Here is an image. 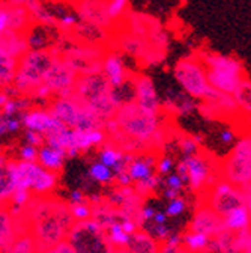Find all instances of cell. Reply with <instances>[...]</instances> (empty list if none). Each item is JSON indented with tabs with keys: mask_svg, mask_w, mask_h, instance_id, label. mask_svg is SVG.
Returning <instances> with one entry per match:
<instances>
[{
	"mask_svg": "<svg viewBox=\"0 0 251 253\" xmlns=\"http://www.w3.org/2000/svg\"><path fill=\"white\" fill-rule=\"evenodd\" d=\"M65 160H67V152L64 149L53 148V146L45 145V143L38 149L36 162L48 170L59 172L62 168H64Z\"/></svg>",
	"mask_w": 251,
	"mask_h": 253,
	"instance_id": "obj_25",
	"label": "cell"
},
{
	"mask_svg": "<svg viewBox=\"0 0 251 253\" xmlns=\"http://www.w3.org/2000/svg\"><path fill=\"white\" fill-rule=\"evenodd\" d=\"M15 220L8 205H0V253H6L17 240Z\"/></svg>",
	"mask_w": 251,
	"mask_h": 253,
	"instance_id": "obj_22",
	"label": "cell"
},
{
	"mask_svg": "<svg viewBox=\"0 0 251 253\" xmlns=\"http://www.w3.org/2000/svg\"><path fill=\"white\" fill-rule=\"evenodd\" d=\"M235 140H236V134L232 128H226L219 133V142L226 146H232L235 143Z\"/></svg>",
	"mask_w": 251,
	"mask_h": 253,
	"instance_id": "obj_48",
	"label": "cell"
},
{
	"mask_svg": "<svg viewBox=\"0 0 251 253\" xmlns=\"http://www.w3.org/2000/svg\"><path fill=\"white\" fill-rule=\"evenodd\" d=\"M30 14V17L34 18L35 24L47 26V27H56L57 26V17L51 14L42 3V0H27V3L24 5Z\"/></svg>",
	"mask_w": 251,
	"mask_h": 253,
	"instance_id": "obj_27",
	"label": "cell"
},
{
	"mask_svg": "<svg viewBox=\"0 0 251 253\" xmlns=\"http://www.w3.org/2000/svg\"><path fill=\"white\" fill-rule=\"evenodd\" d=\"M26 143L29 145H34V146H42L45 143L44 140V136L39 134V133H35L32 130H26Z\"/></svg>",
	"mask_w": 251,
	"mask_h": 253,
	"instance_id": "obj_45",
	"label": "cell"
},
{
	"mask_svg": "<svg viewBox=\"0 0 251 253\" xmlns=\"http://www.w3.org/2000/svg\"><path fill=\"white\" fill-rule=\"evenodd\" d=\"M6 253H38V252H36V246H35L32 235L27 232V234L18 235Z\"/></svg>",
	"mask_w": 251,
	"mask_h": 253,
	"instance_id": "obj_37",
	"label": "cell"
},
{
	"mask_svg": "<svg viewBox=\"0 0 251 253\" xmlns=\"http://www.w3.org/2000/svg\"><path fill=\"white\" fill-rule=\"evenodd\" d=\"M197 54L206 67L211 87L219 92L233 95L247 77L244 62L233 54H223L216 51H199Z\"/></svg>",
	"mask_w": 251,
	"mask_h": 253,
	"instance_id": "obj_5",
	"label": "cell"
},
{
	"mask_svg": "<svg viewBox=\"0 0 251 253\" xmlns=\"http://www.w3.org/2000/svg\"><path fill=\"white\" fill-rule=\"evenodd\" d=\"M103 148L100 149L98 152V158H100V162L106 166H108L110 169L117 165L120 160H122V157H123V152L120 149H117L116 146H113L111 143H108L107 140L101 145Z\"/></svg>",
	"mask_w": 251,
	"mask_h": 253,
	"instance_id": "obj_31",
	"label": "cell"
},
{
	"mask_svg": "<svg viewBox=\"0 0 251 253\" xmlns=\"http://www.w3.org/2000/svg\"><path fill=\"white\" fill-rule=\"evenodd\" d=\"M127 249L130 253H160L161 244L150 232L139 228L131 234Z\"/></svg>",
	"mask_w": 251,
	"mask_h": 253,
	"instance_id": "obj_23",
	"label": "cell"
},
{
	"mask_svg": "<svg viewBox=\"0 0 251 253\" xmlns=\"http://www.w3.org/2000/svg\"><path fill=\"white\" fill-rule=\"evenodd\" d=\"M107 237L110 240V243L113 244V247H127L128 241H130V234L127 231H123L120 223H111L107 229Z\"/></svg>",
	"mask_w": 251,
	"mask_h": 253,
	"instance_id": "obj_36",
	"label": "cell"
},
{
	"mask_svg": "<svg viewBox=\"0 0 251 253\" xmlns=\"http://www.w3.org/2000/svg\"><path fill=\"white\" fill-rule=\"evenodd\" d=\"M48 110L57 121L72 130L104 128L106 121L84 104L74 92L68 97H57L53 100Z\"/></svg>",
	"mask_w": 251,
	"mask_h": 253,
	"instance_id": "obj_6",
	"label": "cell"
},
{
	"mask_svg": "<svg viewBox=\"0 0 251 253\" xmlns=\"http://www.w3.org/2000/svg\"><path fill=\"white\" fill-rule=\"evenodd\" d=\"M15 188L17 187L11 179V175L6 169V165L0 166V205H8V201H9V198L14 193Z\"/></svg>",
	"mask_w": 251,
	"mask_h": 253,
	"instance_id": "obj_32",
	"label": "cell"
},
{
	"mask_svg": "<svg viewBox=\"0 0 251 253\" xmlns=\"http://www.w3.org/2000/svg\"><path fill=\"white\" fill-rule=\"evenodd\" d=\"M89 175L93 181H97L100 184H111L114 179V175L111 172V169L106 165H103L101 162L93 163L89 169Z\"/></svg>",
	"mask_w": 251,
	"mask_h": 253,
	"instance_id": "obj_38",
	"label": "cell"
},
{
	"mask_svg": "<svg viewBox=\"0 0 251 253\" xmlns=\"http://www.w3.org/2000/svg\"><path fill=\"white\" fill-rule=\"evenodd\" d=\"M173 168H175V163L167 155L161 157L160 160H156V165H155V169L158 172V175H169L170 170H173Z\"/></svg>",
	"mask_w": 251,
	"mask_h": 253,
	"instance_id": "obj_43",
	"label": "cell"
},
{
	"mask_svg": "<svg viewBox=\"0 0 251 253\" xmlns=\"http://www.w3.org/2000/svg\"><path fill=\"white\" fill-rule=\"evenodd\" d=\"M23 212L29 221V234L35 241L38 253L65 240L75 221L70 204L51 195H32Z\"/></svg>",
	"mask_w": 251,
	"mask_h": 253,
	"instance_id": "obj_1",
	"label": "cell"
},
{
	"mask_svg": "<svg viewBox=\"0 0 251 253\" xmlns=\"http://www.w3.org/2000/svg\"><path fill=\"white\" fill-rule=\"evenodd\" d=\"M166 185L170 187V188L178 190V192H180V190L183 188V185H185V182L182 181V178L178 173H169L167 178H166Z\"/></svg>",
	"mask_w": 251,
	"mask_h": 253,
	"instance_id": "obj_46",
	"label": "cell"
},
{
	"mask_svg": "<svg viewBox=\"0 0 251 253\" xmlns=\"http://www.w3.org/2000/svg\"><path fill=\"white\" fill-rule=\"evenodd\" d=\"M20 119L21 125H24L26 130L39 133L44 137L65 126L51 115L48 109H27L23 113H20Z\"/></svg>",
	"mask_w": 251,
	"mask_h": 253,
	"instance_id": "obj_16",
	"label": "cell"
},
{
	"mask_svg": "<svg viewBox=\"0 0 251 253\" xmlns=\"http://www.w3.org/2000/svg\"><path fill=\"white\" fill-rule=\"evenodd\" d=\"M186 166V184L191 192L200 193L206 187H211L215 181V166L211 158L203 152H197L194 155L182 157Z\"/></svg>",
	"mask_w": 251,
	"mask_h": 253,
	"instance_id": "obj_11",
	"label": "cell"
},
{
	"mask_svg": "<svg viewBox=\"0 0 251 253\" xmlns=\"http://www.w3.org/2000/svg\"><path fill=\"white\" fill-rule=\"evenodd\" d=\"M0 48H3L9 56L14 59H20L27 50V34H21V32L5 29L0 32Z\"/></svg>",
	"mask_w": 251,
	"mask_h": 253,
	"instance_id": "obj_21",
	"label": "cell"
},
{
	"mask_svg": "<svg viewBox=\"0 0 251 253\" xmlns=\"http://www.w3.org/2000/svg\"><path fill=\"white\" fill-rule=\"evenodd\" d=\"M71 3L81 23L106 32L114 27L116 23L107 12V0H74Z\"/></svg>",
	"mask_w": 251,
	"mask_h": 253,
	"instance_id": "obj_14",
	"label": "cell"
},
{
	"mask_svg": "<svg viewBox=\"0 0 251 253\" xmlns=\"http://www.w3.org/2000/svg\"><path fill=\"white\" fill-rule=\"evenodd\" d=\"M242 204L245 202H244V195H242L241 187L233 185L224 178H219L209 187L206 205H209L221 217L226 215L232 208L242 205Z\"/></svg>",
	"mask_w": 251,
	"mask_h": 253,
	"instance_id": "obj_12",
	"label": "cell"
},
{
	"mask_svg": "<svg viewBox=\"0 0 251 253\" xmlns=\"http://www.w3.org/2000/svg\"><path fill=\"white\" fill-rule=\"evenodd\" d=\"M156 165V154L155 152H146V154H137L133 162L128 165V175L131 181H140L153 173V168Z\"/></svg>",
	"mask_w": 251,
	"mask_h": 253,
	"instance_id": "obj_24",
	"label": "cell"
},
{
	"mask_svg": "<svg viewBox=\"0 0 251 253\" xmlns=\"http://www.w3.org/2000/svg\"><path fill=\"white\" fill-rule=\"evenodd\" d=\"M186 210V202H185V199H182V198H175V199H172L170 202H169V205H167V208H166V214H167V217H178V215H180L183 211Z\"/></svg>",
	"mask_w": 251,
	"mask_h": 253,
	"instance_id": "obj_41",
	"label": "cell"
},
{
	"mask_svg": "<svg viewBox=\"0 0 251 253\" xmlns=\"http://www.w3.org/2000/svg\"><path fill=\"white\" fill-rule=\"evenodd\" d=\"M229 154L251 162V133H245L239 139H236Z\"/></svg>",
	"mask_w": 251,
	"mask_h": 253,
	"instance_id": "obj_35",
	"label": "cell"
},
{
	"mask_svg": "<svg viewBox=\"0 0 251 253\" xmlns=\"http://www.w3.org/2000/svg\"><path fill=\"white\" fill-rule=\"evenodd\" d=\"M107 12L114 23L122 21L130 12V0H107Z\"/></svg>",
	"mask_w": 251,
	"mask_h": 253,
	"instance_id": "obj_34",
	"label": "cell"
},
{
	"mask_svg": "<svg viewBox=\"0 0 251 253\" xmlns=\"http://www.w3.org/2000/svg\"><path fill=\"white\" fill-rule=\"evenodd\" d=\"M173 77L188 97L197 101L205 100L211 89L206 67L197 53L180 57L173 67Z\"/></svg>",
	"mask_w": 251,
	"mask_h": 253,
	"instance_id": "obj_9",
	"label": "cell"
},
{
	"mask_svg": "<svg viewBox=\"0 0 251 253\" xmlns=\"http://www.w3.org/2000/svg\"><path fill=\"white\" fill-rule=\"evenodd\" d=\"M169 235H170V229L166 226V223H163V225H156V223H153V237H155L156 240L166 241Z\"/></svg>",
	"mask_w": 251,
	"mask_h": 253,
	"instance_id": "obj_47",
	"label": "cell"
},
{
	"mask_svg": "<svg viewBox=\"0 0 251 253\" xmlns=\"http://www.w3.org/2000/svg\"><path fill=\"white\" fill-rule=\"evenodd\" d=\"M8 133V128H6V116L0 113V136H3Z\"/></svg>",
	"mask_w": 251,
	"mask_h": 253,
	"instance_id": "obj_57",
	"label": "cell"
},
{
	"mask_svg": "<svg viewBox=\"0 0 251 253\" xmlns=\"http://www.w3.org/2000/svg\"><path fill=\"white\" fill-rule=\"evenodd\" d=\"M17 65H5L0 63V89H6L12 84Z\"/></svg>",
	"mask_w": 251,
	"mask_h": 253,
	"instance_id": "obj_40",
	"label": "cell"
},
{
	"mask_svg": "<svg viewBox=\"0 0 251 253\" xmlns=\"http://www.w3.org/2000/svg\"><path fill=\"white\" fill-rule=\"evenodd\" d=\"M241 190H242V195H244L245 207H247V210H248V212H250V217H251V184L242 185Z\"/></svg>",
	"mask_w": 251,
	"mask_h": 253,
	"instance_id": "obj_49",
	"label": "cell"
},
{
	"mask_svg": "<svg viewBox=\"0 0 251 253\" xmlns=\"http://www.w3.org/2000/svg\"><path fill=\"white\" fill-rule=\"evenodd\" d=\"M77 73L64 62L60 57H56L51 67L47 70L42 84L57 97H68L74 90V83L77 80Z\"/></svg>",
	"mask_w": 251,
	"mask_h": 253,
	"instance_id": "obj_13",
	"label": "cell"
},
{
	"mask_svg": "<svg viewBox=\"0 0 251 253\" xmlns=\"http://www.w3.org/2000/svg\"><path fill=\"white\" fill-rule=\"evenodd\" d=\"M0 3H2L8 17V29L21 32V34H27V32L35 26V21L30 17L26 6L14 5L9 0H0Z\"/></svg>",
	"mask_w": 251,
	"mask_h": 253,
	"instance_id": "obj_20",
	"label": "cell"
},
{
	"mask_svg": "<svg viewBox=\"0 0 251 253\" xmlns=\"http://www.w3.org/2000/svg\"><path fill=\"white\" fill-rule=\"evenodd\" d=\"M250 234H251V225H250Z\"/></svg>",
	"mask_w": 251,
	"mask_h": 253,
	"instance_id": "obj_61",
	"label": "cell"
},
{
	"mask_svg": "<svg viewBox=\"0 0 251 253\" xmlns=\"http://www.w3.org/2000/svg\"><path fill=\"white\" fill-rule=\"evenodd\" d=\"M51 2H64V0H51Z\"/></svg>",
	"mask_w": 251,
	"mask_h": 253,
	"instance_id": "obj_59",
	"label": "cell"
},
{
	"mask_svg": "<svg viewBox=\"0 0 251 253\" xmlns=\"http://www.w3.org/2000/svg\"><path fill=\"white\" fill-rule=\"evenodd\" d=\"M70 211L74 220H84L92 217V205L87 198L81 202H70Z\"/></svg>",
	"mask_w": 251,
	"mask_h": 253,
	"instance_id": "obj_39",
	"label": "cell"
},
{
	"mask_svg": "<svg viewBox=\"0 0 251 253\" xmlns=\"http://www.w3.org/2000/svg\"><path fill=\"white\" fill-rule=\"evenodd\" d=\"M70 199H71V202H81L86 199V196L83 195V192H80V190H74L70 196Z\"/></svg>",
	"mask_w": 251,
	"mask_h": 253,
	"instance_id": "obj_55",
	"label": "cell"
},
{
	"mask_svg": "<svg viewBox=\"0 0 251 253\" xmlns=\"http://www.w3.org/2000/svg\"><path fill=\"white\" fill-rule=\"evenodd\" d=\"M179 193H180V192H178V190L167 187V188H166V192H164V196H166L167 199H170V201H172V199L178 198V196H179Z\"/></svg>",
	"mask_w": 251,
	"mask_h": 253,
	"instance_id": "obj_56",
	"label": "cell"
},
{
	"mask_svg": "<svg viewBox=\"0 0 251 253\" xmlns=\"http://www.w3.org/2000/svg\"><path fill=\"white\" fill-rule=\"evenodd\" d=\"M160 182H161V176L156 175V173H152L150 176H147L144 179L136 181V184H134L133 188L136 190L137 195H140L144 199V198H147L149 195H152L155 192L156 187L160 185Z\"/></svg>",
	"mask_w": 251,
	"mask_h": 253,
	"instance_id": "obj_33",
	"label": "cell"
},
{
	"mask_svg": "<svg viewBox=\"0 0 251 253\" xmlns=\"http://www.w3.org/2000/svg\"><path fill=\"white\" fill-rule=\"evenodd\" d=\"M176 173L182 178V181L186 184V179H188V176H186V166H185V163H183V160H180L178 165H176Z\"/></svg>",
	"mask_w": 251,
	"mask_h": 253,
	"instance_id": "obj_52",
	"label": "cell"
},
{
	"mask_svg": "<svg viewBox=\"0 0 251 253\" xmlns=\"http://www.w3.org/2000/svg\"><path fill=\"white\" fill-rule=\"evenodd\" d=\"M38 146H34V145H23L20 148V160H24V162H36L38 158Z\"/></svg>",
	"mask_w": 251,
	"mask_h": 253,
	"instance_id": "obj_42",
	"label": "cell"
},
{
	"mask_svg": "<svg viewBox=\"0 0 251 253\" xmlns=\"http://www.w3.org/2000/svg\"><path fill=\"white\" fill-rule=\"evenodd\" d=\"M108 51L106 44L75 41L70 47H62L60 59L77 73V76H89L103 73V62Z\"/></svg>",
	"mask_w": 251,
	"mask_h": 253,
	"instance_id": "obj_10",
	"label": "cell"
},
{
	"mask_svg": "<svg viewBox=\"0 0 251 253\" xmlns=\"http://www.w3.org/2000/svg\"><path fill=\"white\" fill-rule=\"evenodd\" d=\"M209 243H211V237L202 232L190 231L182 237V246L188 253H205L208 252Z\"/></svg>",
	"mask_w": 251,
	"mask_h": 253,
	"instance_id": "obj_28",
	"label": "cell"
},
{
	"mask_svg": "<svg viewBox=\"0 0 251 253\" xmlns=\"http://www.w3.org/2000/svg\"><path fill=\"white\" fill-rule=\"evenodd\" d=\"M221 178L238 187L251 184V162L227 154L221 163Z\"/></svg>",
	"mask_w": 251,
	"mask_h": 253,
	"instance_id": "obj_18",
	"label": "cell"
},
{
	"mask_svg": "<svg viewBox=\"0 0 251 253\" xmlns=\"http://www.w3.org/2000/svg\"><path fill=\"white\" fill-rule=\"evenodd\" d=\"M72 92L104 121L113 118L117 107L123 103L117 89L110 84L103 73L78 76Z\"/></svg>",
	"mask_w": 251,
	"mask_h": 253,
	"instance_id": "obj_4",
	"label": "cell"
},
{
	"mask_svg": "<svg viewBox=\"0 0 251 253\" xmlns=\"http://www.w3.org/2000/svg\"><path fill=\"white\" fill-rule=\"evenodd\" d=\"M113 119L122 133L146 145L150 152H155L152 140L164 125L163 113L155 115L143 109L136 100H127L117 107Z\"/></svg>",
	"mask_w": 251,
	"mask_h": 253,
	"instance_id": "obj_3",
	"label": "cell"
},
{
	"mask_svg": "<svg viewBox=\"0 0 251 253\" xmlns=\"http://www.w3.org/2000/svg\"><path fill=\"white\" fill-rule=\"evenodd\" d=\"M9 2L14 3V5H23L24 6L27 3V0H9Z\"/></svg>",
	"mask_w": 251,
	"mask_h": 253,
	"instance_id": "obj_58",
	"label": "cell"
},
{
	"mask_svg": "<svg viewBox=\"0 0 251 253\" xmlns=\"http://www.w3.org/2000/svg\"><path fill=\"white\" fill-rule=\"evenodd\" d=\"M153 214H155V210L152 207H143L142 208V218L143 221H149L153 218Z\"/></svg>",
	"mask_w": 251,
	"mask_h": 253,
	"instance_id": "obj_53",
	"label": "cell"
},
{
	"mask_svg": "<svg viewBox=\"0 0 251 253\" xmlns=\"http://www.w3.org/2000/svg\"><path fill=\"white\" fill-rule=\"evenodd\" d=\"M64 2H74V0H64Z\"/></svg>",
	"mask_w": 251,
	"mask_h": 253,
	"instance_id": "obj_60",
	"label": "cell"
},
{
	"mask_svg": "<svg viewBox=\"0 0 251 253\" xmlns=\"http://www.w3.org/2000/svg\"><path fill=\"white\" fill-rule=\"evenodd\" d=\"M176 139H178V146L182 152L183 157H188V155H194L197 152L202 151V142H203V137L200 134H186V133H179L176 134Z\"/></svg>",
	"mask_w": 251,
	"mask_h": 253,
	"instance_id": "obj_29",
	"label": "cell"
},
{
	"mask_svg": "<svg viewBox=\"0 0 251 253\" xmlns=\"http://www.w3.org/2000/svg\"><path fill=\"white\" fill-rule=\"evenodd\" d=\"M17 59L9 56L3 48H0V63H5V65H17Z\"/></svg>",
	"mask_w": 251,
	"mask_h": 253,
	"instance_id": "obj_50",
	"label": "cell"
},
{
	"mask_svg": "<svg viewBox=\"0 0 251 253\" xmlns=\"http://www.w3.org/2000/svg\"><path fill=\"white\" fill-rule=\"evenodd\" d=\"M42 253H75V252H74V249L71 247V244L68 243V240L65 238V240L59 241L57 244L51 246L50 249H47V250L42 252Z\"/></svg>",
	"mask_w": 251,
	"mask_h": 253,
	"instance_id": "obj_44",
	"label": "cell"
},
{
	"mask_svg": "<svg viewBox=\"0 0 251 253\" xmlns=\"http://www.w3.org/2000/svg\"><path fill=\"white\" fill-rule=\"evenodd\" d=\"M67 240L75 253H113L114 250L106 229L92 217L75 220Z\"/></svg>",
	"mask_w": 251,
	"mask_h": 253,
	"instance_id": "obj_8",
	"label": "cell"
},
{
	"mask_svg": "<svg viewBox=\"0 0 251 253\" xmlns=\"http://www.w3.org/2000/svg\"><path fill=\"white\" fill-rule=\"evenodd\" d=\"M62 45L54 44L42 48H29L17 62L14 82L5 90L11 97H29L42 83L47 70L56 57H60Z\"/></svg>",
	"mask_w": 251,
	"mask_h": 253,
	"instance_id": "obj_2",
	"label": "cell"
},
{
	"mask_svg": "<svg viewBox=\"0 0 251 253\" xmlns=\"http://www.w3.org/2000/svg\"><path fill=\"white\" fill-rule=\"evenodd\" d=\"M190 231L202 232V234H206L208 237L214 238L218 234L226 231V228L223 223V217L216 214L209 205L205 204L196 210L194 217L191 220V225H190Z\"/></svg>",
	"mask_w": 251,
	"mask_h": 253,
	"instance_id": "obj_17",
	"label": "cell"
},
{
	"mask_svg": "<svg viewBox=\"0 0 251 253\" xmlns=\"http://www.w3.org/2000/svg\"><path fill=\"white\" fill-rule=\"evenodd\" d=\"M103 74L107 77V80L114 89H120L127 83H130L131 77V71H128V68L125 67L122 56L116 51H111L110 48L103 62Z\"/></svg>",
	"mask_w": 251,
	"mask_h": 253,
	"instance_id": "obj_19",
	"label": "cell"
},
{
	"mask_svg": "<svg viewBox=\"0 0 251 253\" xmlns=\"http://www.w3.org/2000/svg\"><path fill=\"white\" fill-rule=\"evenodd\" d=\"M167 214L166 212H156L155 211V214H153V223H156V225H163V223H166L167 221Z\"/></svg>",
	"mask_w": 251,
	"mask_h": 253,
	"instance_id": "obj_54",
	"label": "cell"
},
{
	"mask_svg": "<svg viewBox=\"0 0 251 253\" xmlns=\"http://www.w3.org/2000/svg\"><path fill=\"white\" fill-rule=\"evenodd\" d=\"M223 223H224L226 231H229L232 234H236L244 229H250L251 217H250V212H248L245 204L232 208L226 215H223Z\"/></svg>",
	"mask_w": 251,
	"mask_h": 253,
	"instance_id": "obj_26",
	"label": "cell"
},
{
	"mask_svg": "<svg viewBox=\"0 0 251 253\" xmlns=\"http://www.w3.org/2000/svg\"><path fill=\"white\" fill-rule=\"evenodd\" d=\"M0 154H2V151H0Z\"/></svg>",
	"mask_w": 251,
	"mask_h": 253,
	"instance_id": "obj_62",
	"label": "cell"
},
{
	"mask_svg": "<svg viewBox=\"0 0 251 253\" xmlns=\"http://www.w3.org/2000/svg\"><path fill=\"white\" fill-rule=\"evenodd\" d=\"M130 83L133 84L134 89V98L143 109L155 113V115H161L163 112V104L161 100L158 98V93H156L155 84L152 79L146 74H133L130 77Z\"/></svg>",
	"mask_w": 251,
	"mask_h": 253,
	"instance_id": "obj_15",
	"label": "cell"
},
{
	"mask_svg": "<svg viewBox=\"0 0 251 253\" xmlns=\"http://www.w3.org/2000/svg\"><path fill=\"white\" fill-rule=\"evenodd\" d=\"M6 169L17 188H27L34 195H50L57 185V172L48 170L38 162L8 160Z\"/></svg>",
	"mask_w": 251,
	"mask_h": 253,
	"instance_id": "obj_7",
	"label": "cell"
},
{
	"mask_svg": "<svg viewBox=\"0 0 251 253\" xmlns=\"http://www.w3.org/2000/svg\"><path fill=\"white\" fill-rule=\"evenodd\" d=\"M160 253H188L183 246H179V247H173V246H169V244H161V250Z\"/></svg>",
	"mask_w": 251,
	"mask_h": 253,
	"instance_id": "obj_51",
	"label": "cell"
},
{
	"mask_svg": "<svg viewBox=\"0 0 251 253\" xmlns=\"http://www.w3.org/2000/svg\"><path fill=\"white\" fill-rule=\"evenodd\" d=\"M233 97L239 106V110L251 115V80L248 77L242 80L239 87L235 90Z\"/></svg>",
	"mask_w": 251,
	"mask_h": 253,
	"instance_id": "obj_30",
	"label": "cell"
}]
</instances>
